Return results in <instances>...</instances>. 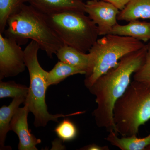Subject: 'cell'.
I'll list each match as a JSON object with an SVG mask.
<instances>
[{"mask_svg":"<svg viewBox=\"0 0 150 150\" xmlns=\"http://www.w3.org/2000/svg\"><path fill=\"white\" fill-rule=\"evenodd\" d=\"M115 131L109 132L105 140L112 146L121 150H146L150 145V133L144 138H138L137 135L118 138Z\"/></svg>","mask_w":150,"mask_h":150,"instance_id":"cell-15","label":"cell"},{"mask_svg":"<svg viewBox=\"0 0 150 150\" xmlns=\"http://www.w3.org/2000/svg\"><path fill=\"white\" fill-rule=\"evenodd\" d=\"M29 87L24 85L17 83L14 81L0 82V98H16L24 97L26 98Z\"/></svg>","mask_w":150,"mask_h":150,"instance_id":"cell-18","label":"cell"},{"mask_svg":"<svg viewBox=\"0 0 150 150\" xmlns=\"http://www.w3.org/2000/svg\"><path fill=\"white\" fill-rule=\"evenodd\" d=\"M0 33V80L23 72L26 66L24 51L15 39Z\"/></svg>","mask_w":150,"mask_h":150,"instance_id":"cell-7","label":"cell"},{"mask_svg":"<svg viewBox=\"0 0 150 150\" xmlns=\"http://www.w3.org/2000/svg\"><path fill=\"white\" fill-rule=\"evenodd\" d=\"M56 54L59 61L83 71L86 73L85 75L88 72L90 65V57L88 53H83L64 44L59 48Z\"/></svg>","mask_w":150,"mask_h":150,"instance_id":"cell-12","label":"cell"},{"mask_svg":"<svg viewBox=\"0 0 150 150\" xmlns=\"http://www.w3.org/2000/svg\"><path fill=\"white\" fill-rule=\"evenodd\" d=\"M59 139L63 142H70L76 139L78 134L76 126L68 118H64L54 129Z\"/></svg>","mask_w":150,"mask_h":150,"instance_id":"cell-19","label":"cell"},{"mask_svg":"<svg viewBox=\"0 0 150 150\" xmlns=\"http://www.w3.org/2000/svg\"><path fill=\"white\" fill-rule=\"evenodd\" d=\"M26 98L24 97L13 98L8 106L3 105L0 108V150H11L9 146L5 145L7 134L10 130V124L16 112Z\"/></svg>","mask_w":150,"mask_h":150,"instance_id":"cell-13","label":"cell"},{"mask_svg":"<svg viewBox=\"0 0 150 150\" xmlns=\"http://www.w3.org/2000/svg\"><path fill=\"white\" fill-rule=\"evenodd\" d=\"M119 11L112 4L103 1L88 0L85 3V12L96 24L99 35L110 34L113 27L118 23Z\"/></svg>","mask_w":150,"mask_h":150,"instance_id":"cell-8","label":"cell"},{"mask_svg":"<svg viewBox=\"0 0 150 150\" xmlns=\"http://www.w3.org/2000/svg\"><path fill=\"white\" fill-rule=\"evenodd\" d=\"M146 150H150V145L146 148Z\"/></svg>","mask_w":150,"mask_h":150,"instance_id":"cell-23","label":"cell"},{"mask_svg":"<svg viewBox=\"0 0 150 150\" xmlns=\"http://www.w3.org/2000/svg\"><path fill=\"white\" fill-rule=\"evenodd\" d=\"M81 150H109V148L107 146H100L95 144H92L84 146L81 148Z\"/></svg>","mask_w":150,"mask_h":150,"instance_id":"cell-22","label":"cell"},{"mask_svg":"<svg viewBox=\"0 0 150 150\" xmlns=\"http://www.w3.org/2000/svg\"><path fill=\"white\" fill-rule=\"evenodd\" d=\"M147 45L122 57L118 65L99 77L88 89L96 97V108L92 113L96 125L115 132L113 110L116 101L126 91L132 75L144 64Z\"/></svg>","mask_w":150,"mask_h":150,"instance_id":"cell-1","label":"cell"},{"mask_svg":"<svg viewBox=\"0 0 150 150\" xmlns=\"http://www.w3.org/2000/svg\"><path fill=\"white\" fill-rule=\"evenodd\" d=\"M113 116L117 135H137L140 126L150 120V86L131 82L115 103Z\"/></svg>","mask_w":150,"mask_h":150,"instance_id":"cell-3","label":"cell"},{"mask_svg":"<svg viewBox=\"0 0 150 150\" xmlns=\"http://www.w3.org/2000/svg\"><path fill=\"white\" fill-rule=\"evenodd\" d=\"M28 0H0V33L3 34L9 18L20 10Z\"/></svg>","mask_w":150,"mask_h":150,"instance_id":"cell-17","label":"cell"},{"mask_svg":"<svg viewBox=\"0 0 150 150\" xmlns=\"http://www.w3.org/2000/svg\"><path fill=\"white\" fill-rule=\"evenodd\" d=\"M147 51L144 64L133 74L134 80L150 86V41L148 44Z\"/></svg>","mask_w":150,"mask_h":150,"instance_id":"cell-20","label":"cell"},{"mask_svg":"<svg viewBox=\"0 0 150 150\" xmlns=\"http://www.w3.org/2000/svg\"><path fill=\"white\" fill-rule=\"evenodd\" d=\"M77 74L85 75L83 71L59 61L50 71L48 72V86L56 85L70 76Z\"/></svg>","mask_w":150,"mask_h":150,"instance_id":"cell-16","label":"cell"},{"mask_svg":"<svg viewBox=\"0 0 150 150\" xmlns=\"http://www.w3.org/2000/svg\"><path fill=\"white\" fill-rule=\"evenodd\" d=\"M145 46L142 41L133 38L113 34L98 39L88 51L90 65L85 75L86 87L88 89L99 77L116 67L123 56Z\"/></svg>","mask_w":150,"mask_h":150,"instance_id":"cell-5","label":"cell"},{"mask_svg":"<svg viewBox=\"0 0 150 150\" xmlns=\"http://www.w3.org/2000/svg\"><path fill=\"white\" fill-rule=\"evenodd\" d=\"M93 1H100L110 3L120 11L122 10L125 7L130 0H93Z\"/></svg>","mask_w":150,"mask_h":150,"instance_id":"cell-21","label":"cell"},{"mask_svg":"<svg viewBox=\"0 0 150 150\" xmlns=\"http://www.w3.org/2000/svg\"><path fill=\"white\" fill-rule=\"evenodd\" d=\"M40 49L39 44L31 40L24 49L25 62L28 69L30 86L28 93L24 103L30 112L34 116V125L36 127H45L50 121L58 122L59 118L81 114V112L67 115H54L48 112L46 101L48 83V72L43 69L38 59Z\"/></svg>","mask_w":150,"mask_h":150,"instance_id":"cell-4","label":"cell"},{"mask_svg":"<svg viewBox=\"0 0 150 150\" xmlns=\"http://www.w3.org/2000/svg\"><path fill=\"white\" fill-rule=\"evenodd\" d=\"M81 11L44 14L48 23L65 45L87 53L97 40L96 24Z\"/></svg>","mask_w":150,"mask_h":150,"instance_id":"cell-6","label":"cell"},{"mask_svg":"<svg viewBox=\"0 0 150 150\" xmlns=\"http://www.w3.org/2000/svg\"><path fill=\"white\" fill-rule=\"evenodd\" d=\"M6 27L4 33L6 37L13 38L20 45L25 44L28 39L34 40L51 59L64 45L44 14L30 5H24L11 16Z\"/></svg>","mask_w":150,"mask_h":150,"instance_id":"cell-2","label":"cell"},{"mask_svg":"<svg viewBox=\"0 0 150 150\" xmlns=\"http://www.w3.org/2000/svg\"><path fill=\"white\" fill-rule=\"evenodd\" d=\"M139 19H150V0H130L117 16V20L120 21Z\"/></svg>","mask_w":150,"mask_h":150,"instance_id":"cell-14","label":"cell"},{"mask_svg":"<svg viewBox=\"0 0 150 150\" xmlns=\"http://www.w3.org/2000/svg\"><path fill=\"white\" fill-rule=\"evenodd\" d=\"M29 112L26 105L18 108L11 122V131H13L18 137L19 150H38L36 145L41 142L28 128V116Z\"/></svg>","mask_w":150,"mask_h":150,"instance_id":"cell-9","label":"cell"},{"mask_svg":"<svg viewBox=\"0 0 150 150\" xmlns=\"http://www.w3.org/2000/svg\"><path fill=\"white\" fill-rule=\"evenodd\" d=\"M28 3L38 11L46 14L70 11L85 12L83 0H28Z\"/></svg>","mask_w":150,"mask_h":150,"instance_id":"cell-10","label":"cell"},{"mask_svg":"<svg viewBox=\"0 0 150 150\" xmlns=\"http://www.w3.org/2000/svg\"><path fill=\"white\" fill-rule=\"evenodd\" d=\"M129 22L125 25L117 23L113 27L110 34L132 37L144 42L150 40V22L139 20Z\"/></svg>","mask_w":150,"mask_h":150,"instance_id":"cell-11","label":"cell"}]
</instances>
